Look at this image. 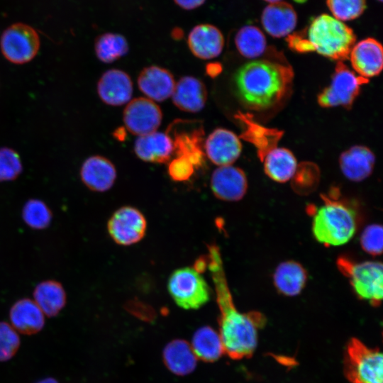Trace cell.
Here are the masks:
<instances>
[{
	"instance_id": "cell-38",
	"label": "cell",
	"mask_w": 383,
	"mask_h": 383,
	"mask_svg": "<svg viewBox=\"0 0 383 383\" xmlns=\"http://www.w3.org/2000/svg\"><path fill=\"white\" fill-rule=\"evenodd\" d=\"M174 3L184 10H193L201 6L206 0H173Z\"/></svg>"
},
{
	"instance_id": "cell-44",
	"label": "cell",
	"mask_w": 383,
	"mask_h": 383,
	"mask_svg": "<svg viewBox=\"0 0 383 383\" xmlns=\"http://www.w3.org/2000/svg\"><path fill=\"white\" fill-rule=\"evenodd\" d=\"M378 1H379V2H382V0H378Z\"/></svg>"
},
{
	"instance_id": "cell-31",
	"label": "cell",
	"mask_w": 383,
	"mask_h": 383,
	"mask_svg": "<svg viewBox=\"0 0 383 383\" xmlns=\"http://www.w3.org/2000/svg\"><path fill=\"white\" fill-rule=\"evenodd\" d=\"M128 43L126 38L114 33H105L95 40L94 50L99 60L105 63L113 62L128 52Z\"/></svg>"
},
{
	"instance_id": "cell-10",
	"label": "cell",
	"mask_w": 383,
	"mask_h": 383,
	"mask_svg": "<svg viewBox=\"0 0 383 383\" xmlns=\"http://www.w3.org/2000/svg\"><path fill=\"white\" fill-rule=\"evenodd\" d=\"M147 223L143 214L132 206H123L113 213L107 223L111 238L121 245H130L145 235Z\"/></svg>"
},
{
	"instance_id": "cell-18",
	"label": "cell",
	"mask_w": 383,
	"mask_h": 383,
	"mask_svg": "<svg viewBox=\"0 0 383 383\" xmlns=\"http://www.w3.org/2000/svg\"><path fill=\"white\" fill-rule=\"evenodd\" d=\"M80 177L90 190L103 192L110 189L116 179L113 164L107 158L94 155L88 157L80 169Z\"/></svg>"
},
{
	"instance_id": "cell-7",
	"label": "cell",
	"mask_w": 383,
	"mask_h": 383,
	"mask_svg": "<svg viewBox=\"0 0 383 383\" xmlns=\"http://www.w3.org/2000/svg\"><path fill=\"white\" fill-rule=\"evenodd\" d=\"M167 288L174 302L184 309H197L210 299L207 283L194 267H186L173 272Z\"/></svg>"
},
{
	"instance_id": "cell-5",
	"label": "cell",
	"mask_w": 383,
	"mask_h": 383,
	"mask_svg": "<svg viewBox=\"0 0 383 383\" xmlns=\"http://www.w3.org/2000/svg\"><path fill=\"white\" fill-rule=\"evenodd\" d=\"M344 373L351 383H383V357L377 348H370L353 338L347 344Z\"/></svg>"
},
{
	"instance_id": "cell-3",
	"label": "cell",
	"mask_w": 383,
	"mask_h": 383,
	"mask_svg": "<svg viewBox=\"0 0 383 383\" xmlns=\"http://www.w3.org/2000/svg\"><path fill=\"white\" fill-rule=\"evenodd\" d=\"M287 40L296 52H316L342 62L348 58L356 36L345 23L323 13L314 18L304 30L290 34Z\"/></svg>"
},
{
	"instance_id": "cell-21",
	"label": "cell",
	"mask_w": 383,
	"mask_h": 383,
	"mask_svg": "<svg viewBox=\"0 0 383 383\" xmlns=\"http://www.w3.org/2000/svg\"><path fill=\"white\" fill-rule=\"evenodd\" d=\"M172 96L174 104L180 110L195 113L205 106L207 91L201 80L185 76L175 84Z\"/></svg>"
},
{
	"instance_id": "cell-27",
	"label": "cell",
	"mask_w": 383,
	"mask_h": 383,
	"mask_svg": "<svg viewBox=\"0 0 383 383\" xmlns=\"http://www.w3.org/2000/svg\"><path fill=\"white\" fill-rule=\"evenodd\" d=\"M33 301L44 315L53 317L65 307L67 295L61 283L55 280H45L35 287Z\"/></svg>"
},
{
	"instance_id": "cell-20",
	"label": "cell",
	"mask_w": 383,
	"mask_h": 383,
	"mask_svg": "<svg viewBox=\"0 0 383 383\" xmlns=\"http://www.w3.org/2000/svg\"><path fill=\"white\" fill-rule=\"evenodd\" d=\"M138 84L140 91L150 100L162 101L172 96L175 82L169 70L157 66H150L139 74Z\"/></svg>"
},
{
	"instance_id": "cell-19",
	"label": "cell",
	"mask_w": 383,
	"mask_h": 383,
	"mask_svg": "<svg viewBox=\"0 0 383 383\" xmlns=\"http://www.w3.org/2000/svg\"><path fill=\"white\" fill-rule=\"evenodd\" d=\"M338 161L345 177L358 182L365 180L372 174L375 164V155L365 145H354L343 152Z\"/></svg>"
},
{
	"instance_id": "cell-37",
	"label": "cell",
	"mask_w": 383,
	"mask_h": 383,
	"mask_svg": "<svg viewBox=\"0 0 383 383\" xmlns=\"http://www.w3.org/2000/svg\"><path fill=\"white\" fill-rule=\"evenodd\" d=\"M194 172L193 165L183 156L177 157L168 165V174L176 182L188 180Z\"/></svg>"
},
{
	"instance_id": "cell-6",
	"label": "cell",
	"mask_w": 383,
	"mask_h": 383,
	"mask_svg": "<svg viewBox=\"0 0 383 383\" xmlns=\"http://www.w3.org/2000/svg\"><path fill=\"white\" fill-rule=\"evenodd\" d=\"M338 266L348 277L359 298L369 301L374 306L381 304L383 296V267L380 262L355 263L343 257L338 259Z\"/></svg>"
},
{
	"instance_id": "cell-40",
	"label": "cell",
	"mask_w": 383,
	"mask_h": 383,
	"mask_svg": "<svg viewBox=\"0 0 383 383\" xmlns=\"http://www.w3.org/2000/svg\"><path fill=\"white\" fill-rule=\"evenodd\" d=\"M183 35V30L179 28H174L172 31V38L177 40H180Z\"/></svg>"
},
{
	"instance_id": "cell-17",
	"label": "cell",
	"mask_w": 383,
	"mask_h": 383,
	"mask_svg": "<svg viewBox=\"0 0 383 383\" xmlns=\"http://www.w3.org/2000/svg\"><path fill=\"white\" fill-rule=\"evenodd\" d=\"M261 23L272 37L284 38L289 36L295 29L297 15L294 7L287 2L272 3L263 9Z\"/></svg>"
},
{
	"instance_id": "cell-34",
	"label": "cell",
	"mask_w": 383,
	"mask_h": 383,
	"mask_svg": "<svg viewBox=\"0 0 383 383\" xmlns=\"http://www.w3.org/2000/svg\"><path fill=\"white\" fill-rule=\"evenodd\" d=\"M23 166L18 154L9 148H0V182L16 179L22 172Z\"/></svg>"
},
{
	"instance_id": "cell-14",
	"label": "cell",
	"mask_w": 383,
	"mask_h": 383,
	"mask_svg": "<svg viewBox=\"0 0 383 383\" xmlns=\"http://www.w3.org/2000/svg\"><path fill=\"white\" fill-rule=\"evenodd\" d=\"M204 150L208 158L218 166L232 165L240 157V138L226 128H216L206 138Z\"/></svg>"
},
{
	"instance_id": "cell-33",
	"label": "cell",
	"mask_w": 383,
	"mask_h": 383,
	"mask_svg": "<svg viewBox=\"0 0 383 383\" xmlns=\"http://www.w3.org/2000/svg\"><path fill=\"white\" fill-rule=\"evenodd\" d=\"M333 17L342 22L360 17L366 9L365 0H326Z\"/></svg>"
},
{
	"instance_id": "cell-22",
	"label": "cell",
	"mask_w": 383,
	"mask_h": 383,
	"mask_svg": "<svg viewBox=\"0 0 383 383\" xmlns=\"http://www.w3.org/2000/svg\"><path fill=\"white\" fill-rule=\"evenodd\" d=\"M260 158L263 162L265 173L274 182L285 183L296 172L297 160L293 152L287 148L276 145Z\"/></svg>"
},
{
	"instance_id": "cell-4",
	"label": "cell",
	"mask_w": 383,
	"mask_h": 383,
	"mask_svg": "<svg viewBox=\"0 0 383 383\" xmlns=\"http://www.w3.org/2000/svg\"><path fill=\"white\" fill-rule=\"evenodd\" d=\"M357 229L355 211L344 203L325 199L314 213L312 233L315 239L327 246L348 243Z\"/></svg>"
},
{
	"instance_id": "cell-16",
	"label": "cell",
	"mask_w": 383,
	"mask_h": 383,
	"mask_svg": "<svg viewBox=\"0 0 383 383\" xmlns=\"http://www.w3.org/2000/svg\"><path fill=\"white\" fill-rule=\"evenodd\" d=\"M97 92L105 104L121 106L129 101L132 96V81L126 72L111 69L101 76L97 84Z\"/></svg>"
},
{
	"instance_id": "cell-28",
	"label": "cell",
	"mask_w": 383,
	"mask_h": 383,
	"mask_svg": "<svg viewBox=\"0 0 383 383\" xmlns=\"http://www.w3.org/2000/svg\"><path fill=\"white\" fill-rule=\"evenodd\" d=\"M204 134L203 128H199L189 133H175L172 140L174 152L177 157L183 156L187 158L194 168L201 167L204 163Z\"/></svg>"
},
{
	"instance_id": "cell-2",
	"label": "cell",
	"mask_w": 383,
	"mask_h": 383,
	"mask_svg": "<svg viewBox=\"0 0 383 383\" xmlns=\"http://www.w3.org/2000/svg\"><path fill=\"white\" fill-rule=\"evenodd\" d=\"M294 73L292 67L267 60L250 61L235 76V93L244 106L265 111L280 104L289 93Z\"/></svg>"
},
{
	"instance_id": "cell-43",
	"label": "cell",
	"mask_w": 383,
	"mask_h": 383,
	"mask_svg": "<svg viewBox=\"0 0 383 383\" xmlns=\"http://www.w3.org/2000/svg\"><path fill=\"white\" fill-rule=\"evenodd\" d=\"M294 1L297 2V3H304L306 0H294Z\"/></svg>"
},
{
	"instance_id": "cell-11",
	"label": "cell",
	"mask_w": 383,
	"mask_h": 383,
	"mask_svg": "<svg viewBox=\"0 0 383 383\" xmlns=\"http://www.w3.org/2000/svg\"><path fill=\"white\" fill-rule=\"evenodd\" d=\"M162 118L160 107L152 100L144 97L129 101L123 113L126 128L139 136L155 132L160 126Z\"/></svg>"
},
{
	"instance_id": "cell-24",
	"label": "cell",
	"mask_w": 383,
	"mask_h": 383,
	"mask_svg": "<svg viewBox=\"0 0 383 383\" xmlns=\"http://www.w3.org/2000/svg\"><path fill=\"white\" fill-rule=\"evenodd\" d=\"M134 150L142 160L164 163L170 160L174 147L167 133L153 132L141 135L135 142Z\"/></svg>"
},
{
	"instance_id": "cell-41",
	"label": "cell",
	"mask_w": 383,
	"mask_h": 383,
	"mask_svg": "<svg viewBox=\"0 0 383 383\" xmlns=\"http://www.w3.org/2000/svg\"><path fill=\"white\" fill-rule=\"evenodd\" d=\"M35 383H58V382L53 378L48 377V378L41 379Z\"/></svg>"
},
{
	"instance_id": "cell-8",
	"label": "cell",
	"mask_w": 383,
	"mask_h": 383,
	"mask_svg": "<svg viewBox=\"0 0 383 383\" xmlns=\"http://www.w3.org/2000/svg\"><path fill=\"white\" fill-rule=\"evenodd\" d=\"M367 82L343 62H338L329 84L318 96V103L324 108L350 109L362 86Z\"/></svg>"
},
{
	"instance_id": "cell-42",
	"label": "cell",
	"mask_w": 383,
	"mask_h": 383,
	"mask_svg": "<svg viewBox=\"0 0 383 383\" xmlns=\"http://www.w3.org/2000/svg\"><path fill=\"white\" fill-rule=\"evenodd\" d=\"M264 1L269 2L270 4L282 1V0H264Z\"/></svg>"
},
{
	"instance_id": "cell-9",
	"label": "cell",
	"mask_w": 383,
	"mask_h": 383,
	"mask_svg": "<svg viewBox=\"0 0 383 383\" xmlns=\"http://www.w3.org/2000/svg\"><path fill=\"white\" fill-rule=\"evenodd\" d=\"M40 38L31 26L16 23L3 32L0 48L4 57L9 62L21 65L32 60L40 48Z\"/></svg>"
},
{
	"instance_id": "cell-1",
	"label": "cell",
	"mask_w": 383,
	"mask_h": 383,
	"mask_svg": "<svg viewBox=\"0 0 383 383\" xmlns=\"http://www.w3.org/2000/svg\"><path fill=\"white\" fill-rule=\"evenodd\" d=\"M206 264L214 284L216 298L220 311V338L224 352L233 360L250 357L257 346V326L251 314L236 309L229 289L219 248L208 245Z\"/></svg>"
},
{
	"instance_id": "cell-15",
	"label": "cell",
	"mask_w": 383,
	"mask_h": 383,
	"mask_svg": "<svg viewBox=\"0 0 383 383\" xmlns=\"http://www.w3.org/2000/svg\"><path fill=\"white\" fill-rule=\"evenodd\" d=\"M187 45L194 56L202 60H209L221 53L224 38L216 26L201 23L191 30L187 37Z\"/></svg>"
},
{
	"instance_id": "cell-39",
	"label": "cell",
	"mask_w": 383,
	"mask_h": 383,
	"mask_svg": "<svg viewBox=\"0 0 383 383\" xmlns=\"http://www.w3.org/2000/svg\"><path fill=\"white\" fill-rule=\"evenodd\" d=\"M206 73L211 77L216 76L221 71L220 65L218 63H209L206 67Z\"/></svg>"
},
{
	"instance_id": "cell-12",
	"label": "cell",
	"mask_w": 383,
	"mask_h": 383,
	"mask_svg": "<svg viewBox=\"0 0 383 383\" xmlns=\"http://www.w3.org/2000/svg\"><path fill=\"white\" fill-rule=\"evenodd\" d=\"M348 58L353 70L360 77L368 80L379 75L382 70V45L374 38L363 39L355 43Z\"/></svg>"
},
{
	"instance_id": "cell-25",
	"label": "cell",
	"mask_w": 383,
	"mask_h": 383,
	"mask_svg": "<svg viewBox=\"0 0 383 383\" xmlns=\"http://www.w3.org/2000/svg\"><path fill=\"white\" fill-rule=\"evenodd\" d=\"M307 278V272L299 262L287 260L276 267L273 282L278 292L287 296H294L304 289Z\"/></svg>"
},
{
	"instance_id": "cell-29",
	"label": "cell",
	"mask_w": 383,
	"mask_h": 383,
	"mask_svg": "<svg viewBox=\"0 0 383 383\" xmlns=\"http://www.w3.org/2000/svg\"><path fill=\"white\" fill-rule=\"evenodd\" d=\"M191 347L197 358L207 362L218 360L224 353L219 334L210 326L201 327L194 333Z\"/></svg>"
},
{
	"instance_id": "cell-23",
	"label": "cell",
	"mask_w": 383,
	"mask_h": 383,
	"mask_svg": "<svg viewBox=\"0 0 383 383\" xmlns=\"http://www.w3.org/2000/svg\"><path fill=\"white\" fill-rule=\"evenodd\" d=\"M11 326L21 333L33 335L45 325V315L35 302L28 298L16 301L10 309Z\"/></svg>"
},
{
	"instance_id": "cell-30",
	"label": "cell",
	"mask_w": 383,
	"mask_h": 383,
	"mask_svg": "<svg viewBox=\"0 0 383 383\" xmlns=\"http://www.w3.org/2000/svg\"><path fill=\"white\" fill-rule=\"evenodd\" d=\"M235 45L238 52L248 59L255 60L267 50V40L263 32L257 26L246 25L241 27L235 35Z\"/></svg>"
},
{
	"instance_id": "cell-32",
	"label": "cell",
	"mask_w": 383,
	"mask_h": 383,
	"mask_svg": "<svg viewBox=\"0 0 383 383\" xmlns=\"http://www.w3.org/2000/svg\"><path fill=\"white\" fill-rule=\"evenodd\" d=\"M22 218L25 223L30 228L42 230L50 224L52 213L43 201L31 199L27 201L23 207Z\"/></svg>"
},
{
	"instance_id": "cell-26",
	"label": "cell",
	"mask_w": 383,
	"mask_h": 383,
	"mask_svg": "<svg viewBox=\"0 0 383 383\" xmlns=\"http://www.w3.org/2000/svg\"><path fill=\"white\" fill-rule=\"evenodd\" d=\"M163 360L170 371L184 376L194 370L197 357L186 340L177 339L169 343L164 348Z\"/></svg>"
},
{
	"instance_id": "cell-13",
	"label": "cell",
	"mask_w": 383,
	"mask_h": 383,
	"mask_svg": "<svg viewBox=\"0 0 383 383\" xmlns=\"http://www.w3.org/2000/svg\"><path fill=\"white\" fill-rule=\"evenodd\" d=\"M211 188L214 196L220 200L239 201L247 192V177L239 167L233 165L220 166L212 173Z\"/></svg>"
},
{
	"instance_id": "cell-36",
	"label": "cell",
	"mask_w": 383,
	"mask_h": 383,
	"mask_svg": "<svg viewBox=\"0 0 383 383\" xmlns=\"http://www.w3.org/2000/svg\"><path fill=\"white\" fill-rule=\"evenodd\" d=\"M383 229L379 224L367 226L360 236V245L365 252L377 256L382 252Z\"/></svg>"
},
{
	"instance_id": "cell-35",
	"label": "cell",
	"mask_w": 383,
	"mask_h": 383,
	"mask_svg": "<svg viewBox=\"0 0 383 383\" xmlns=\"http://www.w3.org/2000/svg\"><path fill=\"white\" fill-rule=\"evenodd\" d=\"M20 346L16 331L6 322L0 321V362L12 358Z\"/></svg>"
}]
</instances>
